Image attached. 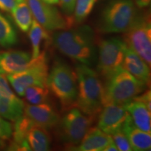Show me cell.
Masks as SVG:
<instances>
[{
	"label": "cell",
	"instance_id": "obj_18",
	"mask_svg": "<svg viewBox=\"0 0 151 151\" xmlns=\"http://www.w3.org/2000/svg\"><path fill=\"white\" fill-rule=\"evenodd\" d=\"M29 38L32 47V58H37L41 52H46L52 43V37H50L44 27H43L35 18L32 20L29 29Z\"/></svg>",
	"mask_w": 151,
	"mask_h": 151
},
{
	"label": "cell",
	"instance_id": "obj_26",
	"mask_svg": "<svg viewBox=\"0 0 151 151\" xmlns=\"http://www.w3.org/2000/svg\"><path fill=\"white\" fill-rule=\"evenodd\" d=\"M115 144L116 145L118 150L120 151H131L132 148L130 143L128 140L127 136L124 133L122 129L115 132L112 135H111Z\"/></svg>",
	"mask_w": 151,
	"mask_h": 151
},
{
	"label": "cell",
	"instance_id": "obj_35",
	"mask_svg": "<svg viewBox=\"0 0 151 151\" xmlns=\"http://www.w3.org/2000/svg\"><path fill=\"white\" fill-rule=\"evenodd\" d=\"M5 147V143L4 142L3 139H0V149L4 148Z\"/></svg>",
	"mask_w": 151,
	"mask_h": 151
},
{
	"label": "cell",
	"instance_id": "obj_29",
	"mask_svg": "<svg viewBox=\"0 0 151 151\" xmlns=\"http://www.w3.org/2000/svg\"><path fill=\"white\" fill-rule=\"evenodd\" d=\"M76 0H59V4L65 16H71L73 14Z\"/></svg>",
	"mask_w": 151,
	"mask_h": 151
},
{
	"label": "cell",
	"instance_id": "obj_17",
	"mask_svg": "<svg viewBox=\"0 0 151 151\" xmlns=\"http://www.w3.org/2000/svg\"><path fill=\"white\" fill-rule=\"evenodd\" d=\"M13 127V141L9 150H32L27 140V134L35 123L27 116L22 114L15 121Z\"/></svg>",
	"mask_w": 151,
	"mask_h": 151
},
{
	"label": "cell",
	"instance_id": "obj_32",
	"mask_svg": "<svg viewBox=\"0 0 151 151\" xmlns=\"http://www.w3.org/2000/svg\"><path fill=\"white\" fill-rule=\"evenodd\" d=\"M151 0H133L135 5L140 9L148 7L150 4Z\"/></svg>",
	"mask_w": 151,
	"mask_h": 151
},
{
	"label": "cell",
	"instance_id": "obj_19",
	"mask_svg": "<svg viewBox=\"0 0 151 151\" xmlns=\"http://www.w3.org/2000/svg\"><path fill=\"white\" fill-rule=\"evenodd\" d=\"M124 106L136 127L143 132L150 133V111L146 106L135 99H132Z\"/></svg>",
	"mask_w": 151,
	"mask_h": 151
},
{
	"label": "cell",
	"instance_id": "obj_4",
	"mask_svg": "<svg viewBox=\"0 0 151 151\" xmlns=\"http://www.w3.org/2000/svg\"><path fill=\"white\" fill-rule=\"evenodd\" d=\"M105 81L103 105L108 104L126 105L136 96L145 91L148 87L122 67Z\"/></svg>",
	"mask_w": 151,
	"mask_h": 151
},
{
	"label": "cell",
	"instance_id": "obj_10",
	"mask_svg": "<svg viewBox=\"0 0 151 151\" xmlns=\"http://www.w3.org/2000/svg\"><path fill=\"white\" fill-rule=\"evenodd\" d=\"M34 18L48 31L69 29L73 26V18L62 14L59 10L42 0H26Z\"/></svg>",
	"mask_w": 151,
	"mask_h": 151
},
{
	"label": "cell",
	"instance_id": "obj_24",
	"mask_svg": "<svg viewBox=\"0 0 151 151\" xmlns=\"http://www.w3.org/2000/svg\"><path fill=\"white\" fill-rule=\"evenodd\" d=\"M49 90L47 87L32 86L27 87L24 96L30 104H41L48 103Z\"/></svg>",
	"mask_w": 151,
	"mask_h": 151
},
{
	"label": "cell",
	"instance_id": "obj_31",
	"mask_svg": "<svg viewBox=\"0 0 151 151\" xmlns=\"http://www.w3.org/2000/svg\"><path fill=\"white\" fill-rule=\"evenodd\" d=\"M15 5V0H0V11L11 13Z\"/></svg>",
	"mask_w": 151,
	"mask_h": 151
},
{
	"label": "cell",
	"instance_id": "obj_28",
	"mask_svg": "<svg viewBox=\"0 0 151 151\" xmlns=\"http://www.w3.org/2000/svg\"><path fill=\"white\" fill-rule=\"evenodd\" d=\"M0 92L6 95L7 97L12 98V99L18 98L11 90L8 81H7V79L6 78L4 74L1 73H0Z\"/></svg>",
	"mask_w": 151,
	"mask_h": 151
},
{
	"label": "cell",
	"instance_id": "obj_2",
	"mask_svg": "<svg viewBox=\"0 0 151 151\" xmlns=\"http://www.w3.org/2000/svg\"><path fill=\"white\" fill-rule=\"evenodd\" d=\"M75 72L78 83L75 106L85 114L94 118L103 106L102 82L97 71L83 64L77 62Z\"/></svg>",
	"mask_w": 151,
	"mask_h": 151
},
{
	"label": "cell",
	"instance_id": "obj_11",
	"mask_svg": "<svg viewBox=\"0 0 151 151\" xmlns=\"http://www.w3.org/2000/svg\"><path fill=\"white\" fill-rule=\"evenodd\" d=\"M128 115L124 105L115 104L103 105L98 117L97 127L106 134L112 135L122 129Z\"/></svg>",
	"mask_w": 151,
	"mask_h": 151
},
{
	"label": "cell",
	"instance_id": "obj_3",
	"mask_svg": "<svg viewBox=\"0 0 151 151\" xmlns=\"http://www.w3.org/2000/svg\"><path fill=\"white\" fill-rule=\"evenodd\" d=\"M46 86L59 101L62 109L75 106L78 94V83L75 71L67 62L56 58L48 72Z\"/></svg>",
	"mask_w": 151,
	"mask_h": 151
},
{
	"label": "cell",
	"instance_id": "obj_7",
	"mask_svg": "<svg viewBox=\"0 0 151 151\" xmlns=\"http://www.w3.org/2000/svg\"><path fill=\"white\" fill-rule=\"evenodd\" d=\"M48 72L47 52H43L35 59L32 58L29 65L24 70L6 75V78L16 93L20 97H23L27 87H47Z\"/></svg>",
	"mask_w": 151,
	"mask_h": 151
},
{
	"label": "cell",
	"instance_id": "obj_16",
	"mask_svg": "<svg viewBox=\"0 0 151 151\" xmlns=\"http://www.w3.org/2000/svg\"><path fill=\"white\" fill-rule=\"evenodd\" d=\"M122 130L127 136L132 150L134 151H148L151 148L150 133L143 132L136 127L131 117L128 115L122 127Z\"/></svg>",
	"mask_w": 151,
	"mask_h": 151
},
{
	"label": "cell",
	"instance_id": "obj_25",
	"mask_svg": "<svg viewBox=\"0 0 151 151\" xmlns=\"http://www.w3.org/2000/svg\"><path fill=\"white\" fill-rule=\"evenodd\" d=\"M97 0H76L73 9V20L81 23L91 14Z\"/></svg>",
	"mask_w": 151,
	"mask_h": 151
},
{
	"label": "cell",
	"instance_id": "obj_15",
	"mask_svg": "<svg viewBox=\"0 0 151 151\" xmlns=\"http://www.w3.org/2000/svg\"><path fill=\"white\" fill-rule=\"evenodd\" d=\"M113 141L111 135L98 127H90L77 146L69 148L76 151H103Z\"/></svg>",
	"mask_w": 151,
	"mask_h": 151
},
{
	"label": "cell",
	"instance_id": "obj_23",
	"mask_svg": "<svg viewBox=\"0 0 151 151\" xmlns=\"http://www.w3.org/2000/svg\"><path fill=\"white\" fill-rule=\"evenodd\" d=\"M18 43V36L10 21L0 13V46L10 48Z\"/></svg>",
	"mask_w": 151,
	"mask_h": 151
},
{
	"label": "cell",
	"instance_id": "obj_9",
	"mask_svg": "<svg viewBox=\"0 0 151 151\" xmlns=\"http://www.w3.org/2000/svg\"><path fill=\"white\" fill-rule=\"evenodd\" d=\"M127 45L120 37L102 39L98 45V74L106 79L122 67Z\"/></svg>",
	"mask_w": 151,
	"mask_h": 151
},
{
	"label": "cell",
	"instance_id": "obj_27",
	"mask_svg": "<svg viewBox=\"0 0 151 151\" xmlns=\"http://www.w3.org/2000/svg\"><path fill=\"white\" fill-rule=\"evenodd\" d=\"M12 124L0 116V139L3 140H8L12 137Z\"/></svg>",
	"mask_w": 151,
	"mask_h": 151
},
{
	"label": "cell",
	"instance_id": "obj_13",
	"mask_svg": "<svg viewBox=\"0 0 151 151\" xmlns=\"http://www.w3.org/2000/svg\"><path fill=\"white\" fill-rule=\"evenodd\" d=\"M32 60L29 52L19 50L0 51V73L10 75L24 70Z\"/></svg>",
	"mask_w": 151,
	"mask_h": 151
},
{
	"label": "cell",
	"instance_id": "obj_34",
	"mask_svg": "<svg viewBox=\"0 0 151 151\" xmlns=\"http://www.w3.org/2000/svg\"><path fill=\"white\" fill-rule=\"evenodd\" d=\"M42 1L47 4H49L52 5L57 4H58V2H59V0H42Z\"/></svg>",
	"mask_w": 151,
	"mask_h": 151
},
{
	"label": "cell",
	"instance_id": "obj_30",
	"mask_svg": "<svg viewBox=\"0 0 151 151\" xmlns=\"http://www.w3.org/2000/svg\"><path fill=\"white\" fill-rule=\"evenodd\" d=\"M133 99L137 100V101L144 104L147 108L151 111V93L150 90H146V92L143 91L142 94H139V95L136 96Z\"/></svg>",
	"mask_w": 151,
	"mask_h": 151
},
{
	"label": "cell",
	"instance_id": "obj_12",
	"mask_svg": "<svg viewBox=\"0 0 151 151\" xmlns=\"http://www.w3.org/2000/svg\"><path fill=\"white\" fill-rule=\"evenodd\" d=\"M23 114L36 125L46 129L56 127L60 119L58 113L48 103L24 104Z\"/></svg>",
	"mask_w": 151,
	"mask_h": 151
},
{
	"label": "cell",
	"instance_id": "obj_8",
	"mask_svg": "<svg viewBox=\"0 0 151 151\" xmlns=\"http://www.w3.org/2000/svg\"><path fill=\"white\" fill-rule=\"evenodd\" d=\"M123 40L150 67L151 64V23L149 14H137L133 23L124 32Z\"/></svg>",
	"mask_w": 151,
	"mask_h": 151
},
{
	"label": "cell",
	"instance_id": "obj_22",
	"mask_svg": "<svg viewBox=\"0 0 151 151\" xmlns=\"http://www.w3.org/2000/svg\"><path fill=\"white\" fill-rule=\"evenodd\" d=\"M16 25L22 32H27L32 22V14L26 0H15L11 13Z\"/></svg>",
	"mask_w": 151,
	"mask_h": 151
},
{
	"label": "cell",
	"instance_id": "obj_1",
	"mask_svg": "<svg viewBox=\"0 0 151 151\" xmlns=\"http://www.w3.org/2000/svg\"><path fill=\"white\" fill-rule=\"evenodd\" d=\"M52 43L60 52L79 63L92 67L97 60L95 34L88 25L56 31Z\"/></svg>",
	"mask_w": 151,
	"mask_h": 151
},
{
	"label": "cell",
	"instance_id": "obj_5",
	"mask_svg": "<svg viewBox=\"0 0 151 151\" xmlns=\"http://www.w3.org/2000/svg\"><path fill=\"white\" fill-rule=\"evenodd\" d=\"M133 0H110L100 16L98 29L103 34L124 33L137 16Z\"/></svg>",
	"mask_w": 151,
	"mask_h": 151
},
{
	"label": "cell",
	"instance_id": "obj_6",
	"mask_svg": "<svg viewBox=\"0 0 151 151\" xmlns=\"http://www.w3.org/2000/svg\"><path fill=\"white\" fill-rule=\"evenodd\" d=\"M94 119V117L85 114L77 107L68 109L56 126L60 141L67 148L77 146L91 127Z\"/></svg>",
	"mask_w": 151,
	"mask_h": 151
},
{
	"label": "cell",
	"instance_id": "obj_33",
	"mask_svg": "<svg viewBox=\"0 0 151 151\" xmlns=\"http://www.w3.org/2000/svg\"><path fill=\"white\" fill-rule=\"evenodd\" d=\"M118 149L117 148L116 145L115 144V143L113 142V141L109 143V145H107L106 146V148L104 149L103 151H118Z\"/></svg>",
	"mask_w": 151,
	"mask_h": 151
},
{
	"label": "cell",
	"instance_id": "obj_14",
	"mask_svg": "<svg viewBox=\"0 0 151 151\" xmlns=\"http://www.w3.org/2000/svg\"><path fill=\"white\" fill-rule=\"evenodd\" d=\"M122 67L134 77L148 86L150 81V71L148 64L137 53L127 47L124 51Z\"/></svg>",
	"mask_w": 151,
	"mask_h": 151
},
{
	"label": "cell",
	"instance_id": "obj_21",
	"mask_svg": "<svg viewBox=\"0 0 151 151\" xmlns=\"http://www.w3.org/2000/svg\"><path fill=\"white\" fill-rule=\"evenodd\" d=\"M24 104L21 99H12L0 92V116L16 121L23 114Z\"/></svg>",
	"mask_w": 151,
	"mask_h": 151
},
{
	"label": "cell",
	"instance_id": "obj_20",
	"mask_svg": "<svg viewBox=\"0 0 151 151\" xmlns=\"http://www.w3.org/2000/svg\"><path fill=\"white\" fill-rule=\"evenodd\" d=\"M27 140L32 150L46 151L50 150L51 137L46 129L35 124L27 134Z\"/></svg>",
	"mask_w": 151,
	"mask_h": 151
}]
</instances>
